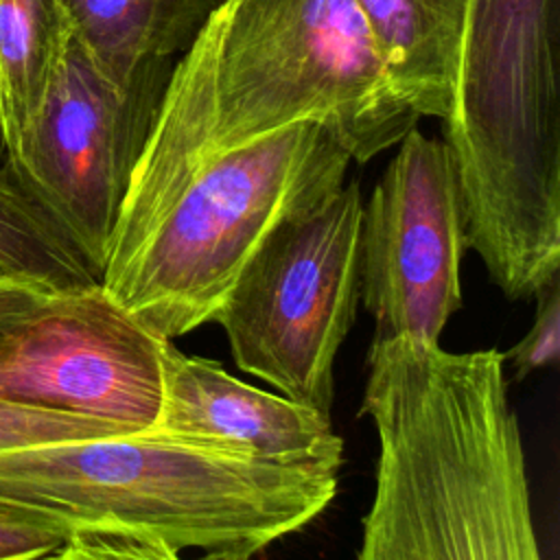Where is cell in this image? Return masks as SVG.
<instances>
[{
  "mask_svg": "<svg viewBox=\"0 0 560 560\" xmlns=\"http://www.w3.org/2000/svg\"><path fill=\"white\" fill-rule=\"evenodd\" d=\"M418 120L352 0H223L171 68L116 225L199 162L291 125L328 127L363 164Z\"/></svg>",
  "mask_w": 560,
  "mask_h": 560,
  "instance_id": "cell-1",
  "label": "cell"
},
{
  "mask_svg": "<svg viewBox=\"0 0 560 560\" xmlns=\"http://www.w3.org/2000/svg\"><path fill=\"white\" fill-rule=\"evenodd\" d=\"M337 470L284 466L149 429L0 451V516L252 560L315 521Z\"/></svg>",
  "mask_w": 560,
  "mask_h": 560,
  "instance_id": "cell-2",
  "label": "cell"
},
{
  "mask_svg": "<svg viewBox=\"0 0 560 560\" xmlns=\"http://www.w3.org/2000/svg\"><path fill=\"white\" fill-rule=\"evenodd\" d=\"M464 245L510 300L560 267L558 0H468L442 120Z\"/></svg>",
  "mask_w": 560,
  "mask_h": 560,
  "instance_id": "cell-3",
  "label": "cell"
},
{
  "mask_svg": "<svg viewBox=\"0 0 560 560\" xmlns=\"http://www.w3.org/2000/svg\"><path fill=\"white\" fill-rule=\"evenodd\" d=\"M350 164L341 140L317 122L199 162L138 219L116 225L103 291L171 341L212 322L265 236L335 195Z\"/></svg>",
  "mask_w": 560,
  "mask_h": 560,
  "instance_id": "cell-4",
  "label": "cell"
},
{
  "mask_svg": "<svg viewBox=\"0 0 560 560\" xmlns=\"http://www.w3.org/2000/svg\"><path fill=\"white\" fill-rule=\"evenodd\" d=\"M361 214V188L346 182L287 217L247 258L212 317L238 370L324 416L359 300Z\"/></svg>",
  "mask_w": 560,
  "mask_h": 560,
  "instance_id": "cell-5",
  "label": "cell"
},
{
  "mask_svg": "<svg viewBox=\"0 0 560 560\" xmlns=\"http://www.w3.org/2000/svg\"><path fill=\"white\" fill-rule=\"evenodd\" d=\"M171 68L168 57H151L114 79L68 35L39 112L4 153V173L98 278Z\"/></svg>",
  "mask_w": 560,
  "mask_h": 560,
  "instance_id": "cell-6",
  "label": "cell"
},
{
  "mask_svg": "<svg viewBox=\"0 0 560 560\" xmlns=\"http://www.w3.org/2000/svg\"><path fill=\"white\" fill-rule=\"evenodd\" d=\"M363 201L359 298L376 339L438 343L462 304L466 252L455 164L442 138L411 127Z\"/></svg>",
  "mask_w": 560,
  "mask_h": 560,
  "instance_id": "cell-7",
  "label": "cell"
},
{
  "mask_svg": "<svg viewBox=\"0 0 560 560\" xmlns=\"http://www.w3.org/2000/svg\"><path fill=\"white\" fill-rule=\"evenodd\" d=\"M166 341L101 284L55 291L0 346V398L144 431L160 409Z\"/></svg>",
  "mask_w": 560,
  "mask_h": 560,
  "instance_id": "cell-8",
  "label": "cell"
},
{
  "mask_svg": "<svg viewBox=\"0 0 560 560\" xmlns=\"http://www.w3.org/2000/svg\"><path fill=\"white\" fill-rule=\"evenodd\" d=\"M149 431L284 466L339 470L343 455L330 416L247 385L171 339L162 346V396Z\"/></svg>",
  "mask_w": 560,
  "mask_h": 560,
  "instance_id": "cell-9",
  "label": "cell"
},
{
  "mask_svg": "<svg viewBox=\"0 0 560 560\" xmlns=\"http://www.w3.org/2000/svg\"><path fill=\"white\" fill-rule=\"evenodd\" d=\"M370 31L385 74L420 118L444 120L468 0H352Z\"/></svg>",
  "mask_w": 560,
  "mask_h": 560,
  "instance_id": "cell-10",
  "label": "cell"
},
{
  "mask_svg": "<svg viewBox=\"0 0 560 560\" xmlns=\"http://www.w3.org/2000/svg\"><path fill=\"white\" fill-rule=\"evenodd\" d=\"M223 0H59L70 35L114 79L182 55Z\"/></svg>",
  "mask_w": 560,
  "mask_h": 560,
  "instance_id": "cell-11",
  "label": "cell"
},
{
  "mask_svg": "<svg viewBox=\"0 0 560 560\" xmlns=\"http://www.w3.org/2000/svg\"><path fill=\"white\" fill-rule=\"evenodd\" d=\"M70 28L59 0H0V144L9 153L39 112Z\"/></svg>",
  "mask_w": 560,
  "mask_h": 560,
  "instance_id": "cell-12",
  "label": "cell"
},
{
  "mask_svg": "<svg viewBox=\"0 0 560 560\" xmlns=\"http://www.w3.org/2000/svg\"><path fill=\"white\" fill-rule=\"evenodd\" d=\"M0 271L50 291L101 284L83 256L4 171H0Z\"/></svg>",
  "mask_w": 560,
  "mask_h": 560,
  "instance_id": "cell-13",
  "label": "cell"
},
{
  "mask_svg": "<svg viewBox=\"0 0 560 560\" xmlns=\"http://www.w3.org/2000/svg\"><path fill=\"white\" fill-rule=\"evenodd\" d=\"M133 431L136 429L112 420L77 416L0 398V451L35 444L109 438Z\"/></svg>",
  "mask_w": 560,
  "mask_h": 560,
  "instance_id": "cell-14",
  "label": "cell"
},
{
  "mask_svg": "<svg viewBox=\"0 0 560 560\" xmlns=\"http://www.w3.org/2000/svg\"><path fill=\"white\" fill-rule=\"evenodd\" d=\"M538 308L532 328L521 341L503 354V363H510L516 378H525L532 372L553 365L560 352V289L558 278L545 284L536 295Z\"/></svg>",
  "mask_w": 560,
  "mask_h": 560,
  "instance_id": "cell-15",
  "label": "cell"
},
{
  "mask_svg": "<svg viewBox=\"0 0 560 560\" xmlns=\"http://www.w3.org/2000/svg\"><path fill=\"white\" fill-rule=\"evenodd\" d=\"M44 560H182L166 542L127 536H72Z\"/></svg>",
  "mask_w": 560,
  "mask_h": 560,
  "instance_id": "cell-16",
  "label": "cell"
},
{
  "mask_svg": "<svg viewBox=\"0 0 560 560\" xmlns=\"http://www.w3.org/2000/svg\"><path fill=\"white\" fill-rule=\"evenodd\" d=\"M66 538L48 527L0 516V560H44Z\"/></svg>",
  "mask_w": 560,
  "mask_h": 560,
  "instance_id": "cell-17",
  "label": "cell"
},
{
  "mask_svg": "<svg viewBox=\"0 0 560 560\" xmlns=\"http://www.w3.org/2000/svg\"><path fill=\"white\" fill-rule=\"evenodd\" d=\"M55 293L33 282L0 278V346Z\"/></svg>",
  "mask_w": 560,
  "mask_h": 560,
  "instance_id": "cell-18",
  "label": "cell"
},
{
  "mask_svg": "<svg viewBox=\"0 0 560 560\" xmlns=\"http://www.w3.org/2000/svg\"><path fill=\"white\" fill-rule=\"evenodd\" d=\"M0 278H11V276H4V273H2V271H0ZM15 280H18V278H15Z\"/></svg>",
  "mask_w": 560,
  "mask_h": 560,
  "instance_id": "cell-19",
  "label": "cell"
}]
</instances>
